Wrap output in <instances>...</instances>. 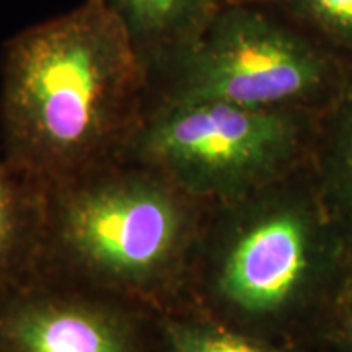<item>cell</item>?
Returning <instances> with one entry per match:
<instances>
[{
    "label": "cell",
    "instance_id": "obj_7",
    "mask_svg": "<svg viewBox=\"0 0 352 352\" xmlns=\"http://www.w3.org/2000/svg\"><path fill=\"white\" fill-rule=\"evenodd\" d=\"M148 72L168 70L230 0H103Z\"/></svg>",
    "mask_w": 352,
    "mask_h": 352
},
{
    "label": "cell",
    "instance_id": "obj_10",
    "mask_svg": "<svg viewBox=\"0 0 352 352\" xmlns=\"http://www.w3.org/2000/svg\"><path fill=\"white\" fill-rule=\"evenodd\" d=\"M164 338L168 352H284L250 334L201 318L168 320Z\"/></svg>",
    "mask_w": 352,
    "mask_h": 352
},
{
    "label": "cell",
    "instance_id": "obj_5",
    "mask_svg": "<svg viewBox=\"0 0 352 352\" xmlns=\"http://www.w3.org/2000/svg\"><path fill=\"white\" fill-rule=\"evenodd\" d=\"M164 101H226L248 108L307 109L336 85L320 44L250 3L230 0L166 70Z\"/></svg>",
    "mask_w": 352,
    "mask_h": 352
},
{
    "label": "cell",
    "instance_id": "obj_4",
    "mask_svg": "<svg viewBox=\"0 0 352 352\" xmlns=\"http://www.w3.org/2000/svg\"><path fill=\"white\" fill-rule=\"evenodd\" d=\"M191 199L147 168L83 182L59 199L57 241L70 261L101 283L155 292L186 263L196 228Z\"/></svg>",
    "mask_w": 352,
    "mask_h": 352
},
{
    "label": "cell",
    "instance_id": "obj_2",
    "mask_svg": "<svg viewBox=\"0 0 352 352\" xmlns=\"http://www.w3.org/2000/svg\"><path fill=\"white\" fill-rule=\"evenodd\" d=\"M276 184L233 202L235 214L214 250L210 292L243 323H274L300 311L331 283L344 250V233L321 192Z\"/></svg>",
    "mask_w": 352,
    "mask_h": 352
},
{
    "label": "cell",
    "instance_id": "obj_1",
    "mask_svg": "<svg viewBox=\"0 0 352 352\" xmlns=\"http://www.w3.org/2000/svg\"><path fill=\"white\" fill-rule=\"evenodd\" d=\"M151 72L103 0L30 26L2 56L3 157L26 183L70 179L129 145Z\"/></svg>",
    "mask_w": 352,
    "mask_h": 352
},
{
    "label": "cell",
    "instance_id": "obj_8",
    "mask_svg": "<svg viewBox=\"0 0 352 352\" xmlns=\"http://www.w3.org/2000/svg\"><path fill=\"white\" fill-rule=\"evenodd\" d=\"M26 186L0 153V290L25 280L36 250L39 219Z\"/></svg>",
    "mask_w": 352,
    "mask_h": 352
},
{
    "label": "cell",
    "instance_id": "obj_11",
    "mask_svg": "<svg viewBox=\"0 0 352 352\" xmlns=\"http://www.w3.org/2000/svg\"><path fill=\"white\" fill-rule=\"evenodd\" d=\"M285 10L327 41L352 54V0H280Z\"/></svg>",
    "mask_w": 352,
    "mask_h": 352
},
{
    "label": "cell",
    "instance_id": "obj_12",
    "mask_svg": "<svg viewBox=\"0 0 352 352\" xmlns=\"http://www.w3.org/2000/svg\"><path fill=\"white\" fill-rule=\"evenodd\" d=\"M341 323L342 331L349 344L352 346V283L346 287L344 296H342L341 302Z\"/></svg>",
    "mask_w": 352,
    "mask_h": 352
},
{
    "label": "cell",
    "instance_id": "obj_6",
    "mask_svg": "<svg viewBox=\"0 0 352 352\" xmlns=\"http://www.w3.org/2000/svg\"><path fill=\"white\" fill-rule=\"evenodd\" d=\"M0 352H142V344L116 308L46 296L21 280L0 290Z\"/></svg>",
    "mask_w": 352,
    "mask_h": 352
},
{
    "label": "cell",
    "instance_id": "obj_3",
    "mask_svg": "<svg viewBox=\"0 0 352 352\" xmlns=\"http://www.w3.org/2000/svg\"><path fill=\"white\" fill-rule=\"evenodd\" d=\"M311 134L307 109L164 101L129 142L144 168L192 199L233 202L279 183Z\"/></svg>",
    "mask_w": 352,
    "mask_h": 352
},
{
    "label": "cell",
    "instance_id": "obj_9",
    "mask_svg": "<svg viewBox=\"0 0 352 352\" xmlns=\"http://www.w3.org/2000/svg\"><path fill=\"white\" fill-rule=\"evenodd\" d=\"M323 199L346 240H352V91L336 103L321 157Z\"/></svg>",
    "mask_w": 352,
    "mask_h": 352
}]
</instances>
